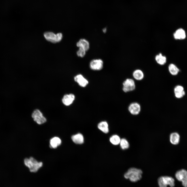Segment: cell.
<instances>
[{
	"mask_svg": "<svg viewBox=\"0 0 187 187\" xmlns=\"http://www.w3.org/2000/svg\"><path fill=\"white\" fill-rule=\"evenodd\" d=\"M142 171L135 168H129L124 175L125 178L129 179L132 182H136L139 180L142 177Z\"/></svg>",
	"mask_w": 187,
	"mask_h": 187,
	"instance_id": "1",
	"label": "cell"
},
{
	"mask_svg": "<svg viewBox=\"0 0 187 187\" xmlns=\"http://www.w3.org/2000/svg\"><path fill=\"white\" fill-rule=\"evenodd\" d=\"M25 165L28 167L31 172H36L43 165L41 162H38L34 158L31 157L29 159L26 158L24 160Z\"/></svg>",
	"mask_w": 187,
	"mask_h": 187,
	"instance_id": "2",
	"label": "cell"
},
{
	"mask_svg": "<svg viewBox=\"0 0 187 187\" xmlns=\"http://www.w3.org/2000/svg\"><path fill=\"white\" fill-rule=\"evenodd\" d=\"M44 35L47 40L53 43H56L60 42L63 37L62 34L61 33H58L56 34L50 32H45Z\"/></svg>",
	"mask_w": 187,
	"mask_h": 187,
	"instance_id": "3",
	"label": "cell"
},
{
	"mask_svg": "<svg viewBox=\"0 0 187 187\" xmlns=\"http://www.w3.org/2000/svg\"><path fill=\"white\" fill-rule=\"evenodd\" d=\"M174 181L173 178L168 176L161 177L158 180L159 187H167L168 185H169L171 187H173L175 186Z\"/></svg>",
	"mask_w": 187,
	"mask_h": 187,
	"instance_id": "4",
	"label": "cell"
},
{
	"mask_svg": "<svg viewBox=\"0 0 187 187\" xmlns=\"http://www.w3.org/2000/svg\"><path fill=\"white\" fill-rule=\"evenodd\" d=\"M123 90L125 92L132 91L136 87L134 80L131 78L126 79L123 82Z\"/></svg>",
	"mask_w": 187,
	"mask_h": 187,
	"instance_id": "5",
	"label": "cell"
},
{
	"mask_svg": "<svg viewBox=\"0 0 187 187\" xmlns=\"http://www.w3.org/2000/svg\"><path fill=\"white\" fill-rule=\"evenodd\" d=\"M175 177L178 181L182 182L184 187H187V171L182 169L178 171L175 174Z\"/></svg>",
	"mask_w": 187,
	"mask_h": 187,
	"instance_id": "6",
	"label": "cell"
},
{
	"mask_svg": "<svg viewBox=\"0 0 187 187\" xmlns=\"http://www.w3.org/2000/svg\"><path fill=\"white\" fill-rule=\"evenodd\" d=\"M32 117L34 121L38 124H43L46 121V118L43 116L41 112L38 109H36L32 113Z\"/></svg>",
	"mask_w": 187,
	"mask_h": 187,
	"instance_id": "7",
	"label": "cell"
},
{
	"mask_svg": "<svg viewBox=\"0 0 187 187\" xmlns=\"http://www.w3.org/2000/svg\"><path fill=\"white\" fill-rule=\"evenodd\" d=\"M103 64V62L102 59H93L90 62V67L92 70H99L102 69Z\"/></svg>",
	"mask_w": 187,
	"mask_h": 187,
	"instance_id": "8",
	"label": "cell"
},
{
	"mask_svg": "<svg viewBox=\"0 0 187 187\" xmlns=\"http://www.w3.org/2000/svg\"><path fill=\"white\" fill-rule=\"evenodd\" d=\"M128 110L130 113L133 115H137L140 112L141 106L137 102H133L131 103L128 107Z\"/></svg>",
	"mask_w": 187,
	"mask_h": 187,
	"instance_id": "9",
	"label": "cell"
},
{
	"mask_svg": "<svg viewBox=\"0 0 187 187\" xmlns=\"http://www.w3.org/2000/svg\"><path fill=\"white\" fill-rule=\"evenodd\" d=\"M74 79L80 86L84 87L88 84V81L81 74H78L75 76Z\"/></svg>",
	"mask_w": 187,
	"mask_h": 187,
	"instance_id": "10",
	"label": "cell"
},
{
	"mask_svg": "<svg viewBox=\"0 0 187 187\" xmlns=\"http://www.w3.org/2000/svg\"><path fill=\"white\" fill-rule=\"evenodd\" d=\"M75 98V96L73 94H66L64 96L62 99V102L65 105L69 106L72 103Z\"/></svg>",
	"mask_w": 187,
	"mask_h": 187,
	"instance_id": "11",
	"label": "cell"
},
{
	"mask_svg": "<svg viewBox=\"0 0 187 187\" xmlns=\"http://www.w3.org/2000/svg\"><path fill=\"white\" fill-rule=\"evenodd\" d=\"M174 38L176 39H183L185 38L186 35L185 30L180 28L177 29L173 34Z\"/></svg>",
	"mask_w": 187,
	"mask_h": 187,
	"instance_id": "12",
	"label": "cell"
},
{
	"mask_svg": "<svg viewBox=\"0 0 187 187\" xmlns=\"http://www.w3.org/2000/svg\"><path fill=\"white\" fill-rule=\"evenodd\" d=\"M174 91L175 96L177 98L182 97L185 94L183 87L181 85L176 86L174 88Z\"/></svg>",
	"mask_w": 187,
	"mask_h": 187,
	"instance_id": "13",
	"label": "cell"
},
{
	"mask_svg": "<svg viewBox=\"0 0 187 187\" xmlns=\"http://www.w3.org/2000/svg\"><path fill=\"white\" fill-rule=\"evenodd\" d=\"M77 46L79 48H82L85 49L86 51H88L90 47V44L89 42L85 39H81L77 42Z\"/></svg>",
	"mask_w": 187,
	"mask_h": 187,
	"instance_id": "14",
	"label": "cell"
},
{
	"mask_svg": "<svg viewBox=\"0 0 187 187\" xmlns=\"http://www.w3.org/2000/svg\"><path fill=\"white\" fill-rule=\"evenodd\" d=\"M180 136L177 132L171 133L170 136V141L171 143L173 145L178 144L179 141Z\"/></svg>",
	"mask_w": 187,
	"mask_h": 187,
	"instance_id": "15",
	"label": "cell"
},
{
	"mask_svg": "<svg viewBox=\"0 0 187 187\" xmlns=\"http://www.w3.org/2000/svg\"><path fill=\"white\" fill-rule=\"evenodd\" d=\"M71 139L74 143L77 144H81L84 142L83 136L80 133L72 136Z\"/></svg>",
	"mask_w": 187,
	"mask_h": 187,
	"instance_id": "16",
	"label": "cell"
},
{
	"mask_svg": "<svg viewBox=\"0 0 187 187\" xmlns=\"http://www.w3.org/2000/svg\"><path fill=\"white\" fill-rule=\"evenodd\" d=\"M61 143V140L59 138L55 137L50 140V146L51 148H56L60 145Z\"/></svg>",
	"mask_w": 187,
	"mask_h": 187,
	"instance_id": "17",
	"label": "cell"
},
{
	"mask_svg": "<svg viewBox=\"0 0 187 187\" xmlns=\"http://www.w3.org/2000/svg\"><path fill=\"white\" fill-rule=\"evenodd\" d=\"M132 75L134 78L138 81L142 80L144 77L143 72L140 69L135 70L133 72Z\"/></svg>",
	"mask_w": 187,
	"mask_h": 187,
	"instance_id": "18",
	"label": "cell"
},
{
	"mask_svg": "<svg viewBox=\"0 0 187 187\" xmlns=\"http://www.w3.org/2000/svg\"><path fill=\"white\" fill-rule=\"evenodd\" d=\"M155 59L156 62L158 64L161 65L164 64L166 62V57L163 55L161 53L156 56Z\"/></svg>",
	"mask_w": 187,
	"mask_h": 187,
	"instance_id": "19",
	"label": "cell"
},
{
	"mask_svg": "<svg viewBox=\"0 0 187 187\" xmlns=\"http://www.w3.org/2000/svg\"><path fill=\"white\" fill-rule=\"evenodd\" d=\"M98 129L103 132L107 133L109 132L108 124L106 121L100 122L98 125Z\"/></svg>",
	"mask_w": 187,
	"mask_h": 187,
	"instance_id": "20",
	"label": "cell"
},
{
	"mask_svg": "<svg viewBox=\"0 0 187 187\" xmlns=\"http://www.w3.org/2000/svg\"><path fill=\"white\" fill-rule=\"evenodd\" d=\"M168 70L170 74L173 75H177L179 71V70L177 66L172 63L169 65Z\"/></svg>",
	"mask_w": 187,
	"mask_h": 187,
	"instance_id": "21",
	"label": "cell"
},
{
	"mask_svg": "<svg viewBox=\"0 0 187 187\" xmlns=\"http://www.w3.org/2000/svg\"><path fill=\"white\" fill-rule=\"evenodd\" d=\"M119 144L121 148L123 150L127 149L129 147V143L127 140L125 138L121 139Z\"/></svg>",
	"mask_w": 187,
	"mask_h": 187,
	"instance_id": "22",
	"label": "cell"
},
{
	"mask_svg": "<svg viewBox=\"0 0 187 187\" xmlns=\"http://www.w3.org/2000/svg\"><path fill=\"white\" fill-rule=\"evenodd\" d=\"M121 139L120 137L117 135L112 136L110 139V142L113 145H117L119 144Z\"/></svg>",
	"mask_w": 187,
	"mask_h": 187,
	"instance_id": "23",
	"label": "cell"
},
{
	"mask_svg": "<svg viewBox=\"0 0 187 187\" xmlns=\"http://www.w3.org/2000/svg\"><path fill=\"white\" fill-rule=\"evenodd\" d=\"M79 48V49L77 52V55L78 57H83L85 55L86 51L82 48Z\"/></svg>",
	"mask_w": 187,
	"mask_h": 187,
	"instance_id": "24",
	"label": "cell"
},
{
	"mask_svg": "<svg viewBox=\"0 0 187 187\" xmlns=\"http://www.w3.org/2000/svg\"><path fill=\"white\" fill-rule=\"evenodd\" d=\"M106 28H104L103 30V31L104 33L106 32Z\"/></svg>",
	"mask_w": 187,
	"mask_h": 187,
	"instance_id": "25",
	"label": "cell"
}]
</instances>
